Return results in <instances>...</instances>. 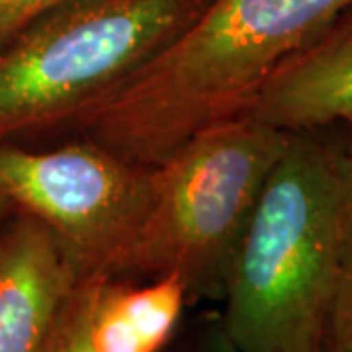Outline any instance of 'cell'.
<instances>
[{
  "label": "cell",
  "mask_w": 352,
  "mask_h": 352,
  "mask_svg": "<svg viewBox=\"0 0 352 352\" xmlns=\"http://www.w3.org/2000/svg\"><path fill=\"white\" fill-rule=\"evenodd\" d=\"M319 352H352V331H327Z\"/></svg>",
  "instance_id": "cell-13"
},
{
  "label": "cell",
  "mask_w": 352,
  "mask_h": 352,
  "mask_svg": "<svg viewBox=\"0 0 352 352\" xmlns=\"http://www.w3.org/2000/svg\"><path fill=\"white\" fill-rule=\"evenodd\" d=\"M288 143L251 113L208 127L155 166V200L110 276L176 274L192 298H219L243 231Z\"/></svg>",
  "instance_id": "cell-4"
},
{
  "label": "cell",
  "mask_w": 352,
  "mask_h": 352,
  "mask_svg": "<svg viewBox=\"0 0 352 352\" xmlns=\"http://www.w3.org/2000/svg\"><path fill=\"white\" fill-rule=\"evenodd\" d=\"M327 331H352V239L342 264Z\"/></svg>",
  "instance_id": "cell-11"
},
{
  "label": "cell",
  "mask_w": 352,
  "mask_h": 352,
  "mask_svg": "<svg viewBox=\"0 0 352 352\" xmlns=\"http://www.w3.org/2000/svg\"><path fill=\"white\" fill-rule=\"evenodd\" d=\"M92 274L80 276L67 294L43 352H94L88 335Z\"/></svg>",
  "instance_id": "cell-9"
},
{
  "label": "cell",
  "mask_w": 352,
  "mask_h": 352,
  "mask_svg": "<svg viewBox=\"0 0 352 352\" xmlns=\"http://www.w3.org/2000/svg\"><path fill=\"white\" fill-rule=\"evenodd\" d=\"M0 194L50 227L80 276H110L151 210L155 166L87 138L55 149L4 141Z\"/></svg>",
  "instance_id": "cell-5"
},
{
  "label": "cell",
  "mask_w": 352,
  "mask_h": 352,
  "mask_svg": "<svg viewBox=\"0 0 352 352\" xmlns=\"http://www.w3.org/2000/svg\"><path fill=\"white\" fill-rule=\"evenodd\" d=\"M249 113L282 131L352 124V6L278 67Z\"/></svg>",
  "instance_id": "cell-7"
},
{
  "label": "cell",
  "mask_w": 352,
  "mask_h": 352,
  "mask_svg": "<svg viewBox=\"0 0 352 352\" xmlns=\"http://www.w3.org/2000/svg\"><path fill=\"white\" fill-rule=\"evenodd\" d=\"M78 278L50 227L16 210L0 226V352H43Z\"/></svg>",
  "instance_id": "cell-6"
},
{
  "label": "cell",
  "mask_w": 352,
  "mask_h": 352,
  "mask_svg": "<svg viewBox=\"0 0 352 352\" xmlns=\"http://www.w3.org/2000/svg\"><path fill=\"white\" fill-rule=\"evenodd\" d=\"M196 352H237L235 346L231 344V340L227 339V335L223 333L221 325L217 327L204 339V342L200 344V349Z\"/></svg>",
  "instance_id": "cell-12"
},
{
  "label": "cell",
  "mask_w": 352,
  "mask_h": 352,
  "mask_svg": "<svg viewBox=\"0 0 352 352\" xmlns=\"http://www.w3.org/2000/svg\"><path fill=\"white\" fill-rule=\"evenodd\" d=\"M342 127V135H344V145H346V153H349V159L352 164V124H346Z\"/></svg>",
  "instance_id": "cell-15"
},
{
  "label": "cell",
  "mask_w": 352,
  "mask_h": 352,
  "mask_svg": "<svg viewBox=\"0 0 352 352\" xmlns=\"http://www.w3.org/2000/svg\"><path fill=\"white\" fill-rule=\"evenodd\" d=\"M14 212H16V210H14L12 204H10V201L6 200V198L0 194V226H2V223H4V221H6V219H8V217L14 214Z\"/></svg>",
  "instance_id": "cell-14"
},
{
  "label": "cell",
  "mask_w": 352,
  "mask_h": 352,
  "mask_svg": "<svg viewBox=\"0 0 352 352\" xmlns=\"http://www.w3.org/2000/svg\"><path fill=\"white\" fill-rule=\"evenodd\" d=\"M351 239L342 127L288 131L223 282L219 325L235 351H321Z\"/></svg>",
  "instance_id": "cell-1"
},
{
  "label": "cell",
  "mask_w": 352,
  "mask_h": 352,
  "mask_svg": "<svg viewBox=\"0 0 352 352\" xmlns=\"http://www.w3.org/2000/svg\"><path fill=\"white\" fill-rule=\"evenodd\" d=\"M190 300L182 278L92 274L88 335L94 352H164Z\"/></svg>",
  "instance_id": "cell-8"
},
{
  "label": "cell",
  "mask_w": 352,
  "mask_h": 352,
  "mask_svg": "<svg viewBox=\"0 0 352 352\" xmlns=\"http://www.w3.org/2000/svg\"><path fill=\"white\" fill-rule=\"evenodd\" d=\"M352 0H212L138 73L76 116L71 129L157 166L190 138L249 113L264 82Z\"/></svg>",
  "instance_id": "cell-2"
},
{
  "label": "cell",
  "mask_w": 352,
  "mask_h": 352,
  "mask_svg": "<svg viewBox=\"0 0 352 352\" xmlns=\"http://www.w3.org/2000/svg\"><path fill=\"white\" fill-rule=\"evenodd\" d=\"M67 0H0V45Z\"/></svg>",
  "instance_id": "cell-10"
},
{
  "label": "cell",
  "mask_w": 352,
  "mask_h": 352,
  "mask_svg": "<svg viewBox=\"0 0 352 352\" xmlns=\"http://www.w3.org/2000/svg\"><path fill=\"white\" fill-rule=\"evenodd\" d=\"M212 0H67L0 45V143L69 127Z\"/></svg>",
  "instance_id": "cell-3"
}]
</instances>
